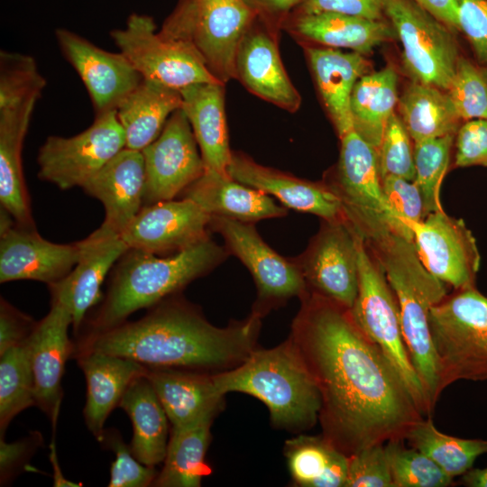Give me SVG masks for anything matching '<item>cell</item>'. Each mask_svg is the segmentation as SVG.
Returning a JSON list of instances; mask_svg holds the SVG:
<instances>
[{"label":"cell","instance_id":"cell-41","mask_svg":"<svg viewBox=\"0 0 487 487\" xmlns=\"http://www.w3.org/2000/svg\"><path fill=\"white\" fill-rule=\"evenodd\" d=\"M405 439L384 444L394 487H447L453 482L441 467L421 451L405 446Z\"/></svg>","mask_w":487,"mask_h":487},{"label":"cell","instance_id":"cell-11","mask_svg":"<svg viewBox=\"0 0 487 487\" xmlns=\"http://www.w3.org/2000/svg\"><path fill=\"white\" fill-rule=\"evenodd\" d=\"M383 10L402 44L411 81L447 91L461 56L456 32L414 0H383Z\"/></svg>","mask_w":487,"mask_h":487},{"label":"cell","instance_id":"cell-38","mask_svg":"<svg viewBox=\"0 0 487 487\" xmlns=\"http://www.w3.org/2000/svg\"><path fill=\"white\" fill-rule=\"evenodd\" d=\"M409 445L430 457L452 479L462 476L487 454V439L460 438L439 431L430 416L407 434Z\"/></svg>","mask_w":487,"mask_h":487},{"label":"cell","instance_id":"cell-6","mask_svg":"<svg viewBox=\"0 0 487 487\" xmlns=\"http://www.w3.org/2000/svg\"><path fill=\"white\" fill-rule=\"evenodd\" d=\"M438 396L460 381H487V297L476 286L454 289L428 313Z\"/></svg>","mask_w":487,"mask_h":487},{"label":"cell","instance_id":"cell-20","mask_svg":"<svg viewBox=\"0 0 487 487\" xmlns=\"http://www.w3.org/2000/svg\"><path fill=\"white\" fill-rule=\"evenodd\" d=\"M72 325L69 309L51 300L49 313L36 323L26 339L33 375L36 406L43 411L55 427L62 400V377L65 363L72 357L75 343L68 334Z\"/></svg>","mask_w":487,"mask_h":487},{"label":"cell","instance_id":"cell-36","mask_svg":"<svg viewBox=\"0 0 487 487\" xmlns=\"http://www.w3.org/2000/svg\"><path fill=\"white\" fill-rule=\"evenodd\" d=\"M397 102L398 75L391 66L363 75L354 85L350 100L353 128L376 150Z\"/></svg>","mask_w":487,"mask_h":487},{"label":"cell","instance_id":"cell-50","mask_svg":"<svg viewBox=\"0 0 487 487\" xmlns=\"http://www.w3.org/2000/svg\"><path fill=\"white\" fill-rule=\"evenodd\" d=\"M300 14L340 13L371 20H383V0H299Z\"/></svg>","mask_w":487,"mask_h":487},{"label":"cell","instance_id":"cell-15","mask_svg":"<svg viewBox=\"0 0 487 487\" xmlns=\"http://www.w3.org/2000/svg\"><path fill=\"white\" fill-rule=\"evenodd\" d=\"M142 152L143 206L173 199L205 171L198 142L181 108L170 116L160 135Z\"/></svg>","mask_w":487,"mask_h":487},{"label":"cell","instance_id":"cell-16","mask_svg":"<svg viewBox=\"0 0 487 487\" xmlns=\"http://www.w3.org/2000/svg\"><path fill=\"white\" fill-rule=\"evenodd\" d=\"M408 226L429 272L454 289L476 286L481 256L476 240L463 219L440 210Z\"/></svg>","mask_w":487,"mask_h":487},{"label":"cell","instance_id":"cell-29","mask_svg":"<svg viewBox=\"0 0 487 487\" xmlns=\"http://www.w3.org/2000/svg\"><path fill=\"white\" fill-rule=\"evenodd\" d=\"M185 113L204 161L205 170L228 175L232 152L225 115L223 83H199L179 90Z\"/></svg>","mask_w":487,"mask_h":487},{"label":"cell","instance_id":"cell-53","mask_svg":"<svg viewBox=\"0 0 487 487\" xmlns=\"http://www.w3.org/2000/svg\"><path fill=\"white\" fill-rule=\"evenodd\" d=\"M454 32H458V0H414Z\"/></svg>","mask_w":487,"mask_h":487},{"label":"cell","instance_id":"cell-45","mask_svg":"<svg viewBox=\"0 0 487 487\" xmlns=\"http://www.w3.org/2000/svg\"><path fill=\"white\" fill-rule=\"evenodd\" d=\"M97 441L115 453L111 464L109 487H147L152 486L158 472L155 467L147 466L137 460L119 432L105 429Z\"/></svg>","mask_w":487,"mask_h":487},{"label":"cell","instance_id":"cell-2","mask_svg":"<svg viewBox=\"0 0 487 487\" xmlns=\"http://www.w3.org/2000/svg\"><path fill=\"white\" fill-rule=\"evenodd\" d=\"M262 317L253 311L242 321L217 327L175 294L136 321L125 320L77 338L73 355L93 351L128 358L147 368L219 372L239 365L256 349Z\"/></svg>","mask_w":487,"mask_h":487},{"label":"cell","instance_id":"cell-40","mask_svg":"<svg viewBox=\"0 0 487 487\" xmlns=\"http://www.w3.org/2000/svg\"><path fill=\"white\" fill-rule=\"evenodd\" d=\"M455 139V135L449 134L414 142V182L421 192L426 216L443 210L441 186L450 165Z\"/></svg>","mask_w":487,"mask_h":487},{"label":"cell","instance_id":"cell-17","mask_svg":"<svg viewBox=\"0 0 487 487\" xmlns=\"http://www.w3.org/2000/svg\"><path fill=\"white\" fill-rule=\"evenodd\" d=\"M210 216L188 198L142 206L121 234L129 249L168 256L209 237Z\"/></svg>","mask_w":487,"mask_h":487},{"label":"cell","instance_id":"cell-3","mask_svg":"<svg viewBox=\"0 0 487 487\" xmlns=\"http://www.w3.org/2000/svg\"><path fill=\"white\" fill-rule=\"evenodd\" d=\"M228 254L225 246L211 238L163 257L129 249L116 262L102 303L77 338L112 328L133 312L177 294L220 265Z\"/></svg>","mask_w":487,"mask_h":487},{"label":"cell","instance_id":"cell-21","mask_svg":"<svg viewBox=\"0 0 487 487\" xmlns=\"http://www.w3.org/2000/svg\"><path fill=\"white\" fill-rule=\"evenodd\" d=\"M79 256L78 242L55 244L35 227L17 224L0 233V282L36 280L48 286L65 278Z\"/></svg>","mask_w":487,"mask_h":487},{"label":"cell","instance_id":"cell-32","mask_svg":"<svg viewBox=\"0 0 487 487\" xmlns=\"http://www.w3.org/2000/svg\"><path fill=\"white\" fill-rule=\"evenodd\" d=\"M133 425L130 448L139 462L155 467L163 462L169 433V418L154 388L145 374L135 378L119 403Z\"/></svg>","mask_w":487,"mask_h":487},{"label":"cell","instance_id":"cell-51","mask_svg":"<svg viewBox=\"0 0 487 487\" xmlns=\"http://www.w3.org/2000/svg\"><path fill=\"white\" fill-rule=\"evenodd\" d=\"M42 443L39 432L14 442L7 443L0 437V482L1 486L10 482L23 469L26 462Z\"/></svg>","mask_w":487,"mask_h":487},{"label":"cell","instance_id":"cell-13","mask_svg":"<svg viewBox=\"0 0 487 487\" xmlns=\"http://www.w3.org/2000/svg\"><path fill=\"white\" fill-rule=\"evenodd\" d=\"M209 228L222 235L229 253L235 255L251 272L257 288L253 312L264 316L292 297L307 292L302 273L291 258H284L261 237L254 224L211 216Z\"/></svg>","mask_w":487,"mask_h":487},{"label":"cell","instance_id":"cell-44","mask_svg":"<svg viewBox=\"0 0 487 487\" xmlns=\"http://www.w3.org/2000/svg\"><path fill=\"white\" fill-rule=\"evenodd\" d=\"M411 140L401 118L393 113L377 149L381 178L396 176L415 179L414 145Z\"/></svg>","mask_w":487,"mask_h":487},{"label":"cell","instance_id":"cell-39","mask_svg":"<svg viewBox=\"0 0 487 487\" xmlns=\"http://www.w3.org/2000/svg\"><path fill=\"white\" fill-rule=\"evenodd\" d=\"M36 405L33 375L26 343L0 354V436L10 422Z\"/></svg>","mask_w":487,"mask_h":487},{"label":"cell","instance_id":"cell-7","mask_svg":"<svg viewBox=\"0 0 487 487\" xmlns=\"http://www.w3.org/2000/svg\"><path fill=\"white\" fill-rule=\"evenodd\" d=\"M339 138L338 162L323 181L337 197L345 221L366 243L391 233L414 241L411 229L395 216L385 200L377 150L354 129Z\"/></svg>","mask_w":487,"mask_h":487},{"label":"cell","instance_id":"cell-56","mask_svg":"<svg viewBox=\"0 0 487 487\" xmlns=\"http://www.w3.org/2000/svg\"><path fill=\"white\" fill-rule=\"evenodd\" d=\"M461 482L468 487H487V467L470 469L462 475Z\"/></svg>","mask_w":487,"mask_h":487},{"label":"cell","instance_id":"cell-48","mask_svg":"<svg viewBox=\"0 0 487 487\" xmlns=\"http://www.w3.org/2000/svg\"><path fill=\"white\" fill-rule=\"evenodd\" d=\"M457 23L476 62L487 66V0H458Z\"/></svg>","mask_w":487,"mask_h":487},{"label":"cell","instance_id":"cell-12","mask_svg":"<svg viewBox=\"0 0 487 487\" xmlns=\"http://www.w3.org/2000/svg\"><path fill=\"white\" fill-rule=\"evenodd\" d=\"M124 148L116 110L96 115L93 124L74 136L47 137L38 152V177L63 190L81 188Z\"/></svg>","mask_w":487,"mask_h":487},{"label":"cell","instance_id":"cell-9","mask_svg":"<svg viewBox=\"0 0 487 487\" xmlns=\"http://www.w3.org/2000/svg\"><path fill=\"white\" fill-rule=\"evenodd\" d=\"M358 289L354 318L384 352L397 370L423 416L431 410L403 339L397 299L385 272L365 240L356 233Z\"/></svg>","mask_w":487,"mask_h":487},{"label":"cell","instance_id":"cell-46","mask_svg":"<svg viewBox=\"0 0 487 487\" xmlns=\"http://www.w3.org/2000/svg\"><path fill=\"white\" fill-rule=\"evenodd\" d=\"M345 487H394L384 444L363 448L348 456Z\"/></svg>","mask_w":487,"mask_h":487},{"label":"cell","instance_id":"cell-18","mask_svg":"<svg viewBox=\"0 0 487 487\" xmlns=\"http://www.w3.org/2000/svg\"><path fill=\"white\" fill-rule=\"evenodd\" d=\"M55 37L82 80L96 115L116 110L142 78L121 52L105 51L65 28H58Z\"/></svg>","mask_w":487,"mask_h":487},{"label":"cell","instance_id":"cell-54","mask_svg":"<svg viewBox=\"0 0 487 487\" xmlns=\"http://www.w3.org/2000/svg\"><path fill=\"white\" fill-rule=\"evenodd\" d=\"M51 464L53 470V486L55 487H79L82 486L81 482H75L66 479L60 470L59 464L55 441L52 439L50 445V455Z\"/></svg>","mask_w":487,"mask_h":487},{"label":"cell","instance_id":"cell-27","mask_svg":"<svg viewBox=\"0 0 487 487\" xmlns=\"http://www.w3.org/2000/svg\"><path fill=\"white\" fill-rule=\"evenodd\" d=\"M146 377L164 408L171 427L216 417L224 394L215 385L213 373L172 368H147Z\"/></svg>","mask_w":487,"mask_h":487},{"label":"cell","instance_id":"cell-14","mask_svg":"<svg viewBox=\"0 0 487 487\" xmlns=\"http://www.w3.org/2000/svg\"><path fill=\"white\" fill-rule=\"evenodd\" d=\"M291 259L308 292L353 307L358 289L356 233L345 219L322 220L306 250Z\"/></svg>","mask_w":487,"mask_h":487},{"label":"cell","instance_id":"cell-4","mask_svg":"<svg viewBox=\"0 0 487 487\" xmlns=\"http://www.w3.org/2000/svg\"><path fill=\"white\" fill-rule=\"evenodd\" d=\"M366 244L395 293L405 345L433 412L439 398L438 371L430 338L428 313L447 294L446 283L427 270L413 240L391 233Z\"/></svg>","mask_w":487,"mask_h":487},{"label":"cell","instance_id":"cell-33","mask_svg":"<svg viewBox=\"0 0 487 487\" xmlns=\"http://www.w3.org/2000/svg\"><path fill=\"white\" fill-rule=\"evenodd\" d=\"M294 31L326 47L351 49L362 55L397 37L392 25L383 20L340 13L299 14L294 22Z\"/></svg>","mask_w":487,"mask_h":487},{"label":"cell","instance_id":"cell-52","mask_svg":"<svg viewBox=\"0 0 487 487\" xmlns=\"http://www.w3.org/2000/svg\"><path fill=\"white\" fill-rule=\"evenodd\" d=\"M35 322L5 299L0 301V354L23 344L32 334Z\"/></svg>","mask_w":487,"mask_h":487},{"label":"cell","instance_id":"cell-23","mask_svg":"<svg viewBox=\"0 0 487 487\" xmlns=\"http://www.w3.org/2000/svg\"><path fill=\"white\" fill-rule=\"evenodd\" d=\"M144 184L142 152L124 148L81 188L104 207L100 227L121 235L143 206Z\"/></svg>","mask_w":487,"mask_h":487},{"label":"cell","instance_id":"cell-34","mask_svg":"<svg viewBox=\"0 0 487 487\" xmlns=\"http://www.w3.org/2000/svg\"><path fill=\"white\" fill-rule=\"evenodd\" d=\"M215 417H206L178 427H171L163 467L152 486L198 487L210 473L205 461Z\"/></svg>","mask_w":487,"mask_h":487},{"label":"cell","instance_id":"cell-42","mask_svg":"<svg viewBox=\"0 0 487 487\" xmlns=\"http://www.w3.org/2000/svg\"><path fill=\"white\" fill-rule=\"evenodd\" d=\"M46 85L33 57L0 51V108L30 97L40 98Z\"/></svg>","mask_w":487,"mask_h":487},{"label":"cell","instance_id":"cell-49","mask_svg":"<svg viewBox=\"0 0 487 487\" xmlns=\"http://www.w3.org/2000/svg\"><path fill=\"white\" fill-rule=\"evenodd\" d=\"M455 168L487 167V118L465 121L455 139Z\"/></svg>","mask_w":487,"mask_h":487},{"label":"cell","instance_id":"cell-35","mask_svg":"<svg viewBox=\"0 0 487 487\" xmlns=\"http://www.w3.org/2000/svg\"><path fill=\"white\" fill-rule=\"evenodd\" d=\"M400 118L414 142L449 134L462 125L447 91L411 81L399 100Z\"/></svg>","mask_w":487,"mask_h":487},{"label":"cell","instance_id":"cell-1","mask_svg":"<svg viewBox=\"0 0 487 487\" xmlns=\"http://www.w3.org/2000/svg\"><path fill=\"white\" fill-rule=\"evenodd\" d=\"M300 300L289 338L319 391L323 436L347 456L405 439L424 416L381 348L349 308L308 291Z\"/></svg>","mask_w":487,"mask_h":487},{"label":"cell","instance_id":"cell-8","mask_svg":"<svg viewBox=\"0 0 487 487\" xmlns=\"http://www.w3.org/2000/svg\"><path fill=\"white\" fill-rule=\"evenodd\" d=\"M256 9L248 0H180L160 31L190 43L223 84L236 78V55Z\"/></svg>","mask_w":487,"mask_h":487},{"label":"cell","instance_id":"cell-10","mask_svg":"<svg viewBox=\"0 0 487 487\" xmlns=\"http://www.w3.org/2000/svg\"><path fill=\"white\" fill-rule=\"evenodd\" d=\"M110 36L142 78L178 90L222 83L190 43L157 32L151 16L132 14L125 27L111 31Z\"/></svg>","mask_w":487,"mask_h":487},{"label":"cell","instance_id":"cell-25","mask_svg":"<svg viewBox=\"0 0 487 487\" xmlns=\"http://www.w3.org/2000/svg\"><path fill=\"white\" fill-rule=\"evenodd\" d=\"M235 67L236 78L252 93L289 112L299 109L301 97L268 32L249 29L239 46Z\"/></svg>","mask_w":487,"mask_h":487},{"label":"cell","instance_id":"cell-47","mask_svg":"<svg viewBox=\"0 0 487 487\" xmlns=\"http://www.w3.org/2000/svg\"><path fill=\"white\" fill-rule=\"evenodd\" d=\"M381 188L388 206L402 223L408 225L425 218L423 198L414 180L386 176L381 178Z\"/></svg>","mask_w":487,"mask_h":487},{"label":"cell","instance_id":"cell-31","mask_svg":"<svg viewBox=\"0 0 487 487\" xmlns=\"http://www.w3.org/2000/svg\"><path fill=\"white\" fill-rule=\"evenodd\" d=\"M181 106L179 90L142 78L116 109L125 148L142 152L160 135L170 116Z\"/></svg>","mask_w":487,"mask_h":487},{"label":"cell","instance_id":"cell-19","mask_svg":"<svg viewBox=\"0 0 487 487\" xmlns=\"http://www.w3.org/2000/svg\"><path fill=\"white\" fill-rule=\"evenodd\" d=\"M79 256L71 271L49 285L51 300L63 304L72 317L75 335H78L88 310L101 298L102 283L118 260L129 250L120 234L100 226L78 241Z\"/></svg>","mask_w":487,"mask_h":487},{"label":"cell","instance_id":"cell-24","mask_svg":"<svg viewBox=\"0 0 487 487\" xmlns=\"http://www.w3.org/2000/svg\"><path fill=\"white\" fill-rule=\"evenodd\" d=\"M38 97L0 109V202L17 225L34 227L22 150Z\"/></svg>","mask_w":487,"mask_h":487},{"label":"cell","instance_id":"cell-37","mask_svg":"<svg viewBox=\"0 0 487 487\" xmlns=\"http://www.w3.org/2000/svg\"><path fill=\"white\" fill-rule=\"evenodd\" d=\"M285 456L295 483L304 487H345L348 456L323 435H299L285 443Z\"/></svg>","mask_w":487,"mask_h":487},{"label":"cell","instance_id":"cell-22","mask_svg":"<svg viewBox=\"0 0 487 487\" xmlns=\"http://www.w3.org/2000/svg\"><path fill=\"white\" fill-rule=\"evenodd\" d=\"M227 172L236 181L275 197L286 208L316 215L322 220L345 219L337 197L323 180L302 179L233 152Z\"/></svg>","mask_w":487,"mask_h":487},{"label":"cell","instance_id":"cell-55","mask_svg":"<svg viewBox=\"0 0 487 487\" xmlns=\"http://www.w3.org/2000/svg\"><path fill=\"white\" fill-rule=\"evenodd\" d=\"M299 1V0H248L253 7L257 6L270 14L285 13L297 5Z\"/></svg>","mask_w":487,"mask_h":487},{"label":"cell","instance_id":"cell-43","mask_svg":"<svg viewBox=\"0 0 487 487\" xmlns=\"http://www.w3.org/2000/svg\"><path fill=\"white\" fill-rule=\"evenodd\" d=\"M447 93L462 121L487 118V66L461 55Z\"/></svg>","mask_w":487,"mask_h":487},{"label":"cell","instance_id":"cell-28","mask_svg":"<svg viewBox=\"0 0 487 487\" xmlns=\"http://www.w3.org/2000/svg\"><path fill=\"white\" fill-rule=\"evenodd\" d=\"M208 216H222L244 223L282 217L287 208L277 205L268 195L232 179L229 175L205 170L182 193Z\"/></svg>","mask_w":487,"mask_h":487},{"label":"cell","instance_id":"cell-5","mask_svg":"<svg viewBox=\"0 0 487 487\" xmlns=\"http://www.w3.org/2000/svg\"><path fill=\"white\" fill-rule=\"evenodd\" d=\"M224 395L237 391L262 401L272 424L303 431L318 420L320 393L302 356L289 339L271 349H255L239 365L213 373Z\"/></svg>","mask_w":487,"mask_h":487},{"label":"cell","instance_id":"cell-30","mask_svg":"<svg viewBox=\"0 0 487 487\" xmlns=\"http://www.w3.org/2000/svg\"><path fill=\"white\" fill-rule=\"evenodd\" d=\"M317 88L338 136L353 130L350 100L355 83L369 70V62L357 52L334 48H307Z\"/></svg>","mask_w":487,"mask_h":487},{"label":"cell","instance_id":"cell-26","mask_svg":"<svg viewBox=\"0 0 487 487\" xmlns=\"http://www.w3.org/2000/svg\"><path fill=\"white\" fill-rule=\"evenodd\" d=\"M87 382L83 409L86 425L97 439L111 411L119 406L131 382L145 374L147 367L128 358L86 351L73 355Z\"/></svg>","mask_w":487,"mask_h":487}]
</instances>
